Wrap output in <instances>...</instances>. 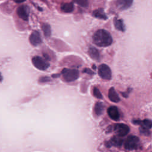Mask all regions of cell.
<instances>
[{
	"label": "cell",
	"instance_id": "6da1fadb",
	"mask_svg": "<svg viewBox=\"0 0 152 152\" xmlns=\"http://www.w3.org/2000/svg\"><path fill=\"white\" fill-rule=\"evenodd\" d=\"M93 43L99 47H107L112 43L110 34L105 30L100 29L95 32L93 36Z\"/></svg>",
	"mask_w": 152,
	"mask_h": 152
},
{
	"label": "cell",
	"instance_id": "7a4b0ae2",
	"mask_svg": "<svg viewBox=\"0 0 152 152\" xmlns=\"http://www.w3.org/2000/svg\"><path fill=\"white\" fill-rule=\"evenodd\" d=\"M63 78L66 81L71 82L76 80L79 76V72L76 69L64 68L62 71Z\"/></svg>",
	"mask_w": 152,
	"mask_h": 152
},
{
	"label": "cell",
	"instance_id": "3957f363",
	"mask_svg": "<svg viewBox=\"0 0 152 152\" xmlns=\"http://www.w3.org/2000/svg\"><path fill=\"white\" fill-rule=\"evenodd\" d=\"M140 144L139 138L134 135L129 136L125 141L124 146L127 150H132L137 149Z\"/></svg>",
	"mask_w": 152,
	"mask_h": 152
},
{
	"label": "cell",
	"instance_id": "277c9868",
	"mask_svg": "<svg viewBox=\"0 0 152 152\" xmlns=\"http://www.w3.org/2000/svg\"><path fill=\"white\" fill-rule=\"evenodd\" d=\"M32 63L36 68L40 70H45L49 66V63L44 58L38 56L32 58Z\"/></svg>",
	"mask_w": 152,
	"mask_h": 152
},
{
	"label": "cell",
	"instance_id": "5b68a950",
	"mask_svg": "<svg viewBox=\"0 0 152 152\" xmlns=\"http://www.w3.org/2000/svg\"><path fill=\"white\" fill-rule=\"evenodd\" d=\"M98 73L100 77L104 80H110L112 77V72L110 68L106 64H101L99 66Z\"/></svg>",
	"mask_w": 152,
	"mask_h": 152
},
{
	"label": "cell",
	"instance_id": "8992f818",
	"mask_svg": "<svg viewBox=\"0 0 152 152\" xmlns=\"http://www.w3.org/2000/svg\"><path fill=\"white\" fill-rule=\"evenodd\" d=\"M114 130L119 137L125 136L129 131V128L128 125L124 124H117L114 126Z\"/></svg>",
	"mask_w": 152,
	"mask_h": 152
},
{
	"label": "cell",
	"instance_id": "52a82bcc",
	"mask_svg": "<svg viewBox=\"0 0 152 152\" xmlns=\"http://www.w3.org/2000/svg\"><path fill=\"white\" fill-rule=\"evenodd\" d=\"M18 16L24 21H27L29 15V10L27 6L23 5L20 6L17 10Z\"/></svg>",
	"mask_w": 152,
	"mask_h": 152
},
{
	"label": "cell",
	"instance_id": "ba28073f",
	"mask_svg": "<svg viewBox=\"0 0 152 152\" xmlns=\"http://www.w3.org/2000/svg\"><path fill=\"white\" fill-rule=\"evenodd\" d=\"M137 123L141 125L140 131L142 134L147 135L150 133L149 130L151 128V122L150 120L145 119L142 121H137Z\"/></svg>",
	"mask_w": 152,
	"mask_h": 152
},
{
	"label": "cell",
	"instance_id": "9c48e42d",
	"mask_svg": "<svg viewBox=\"0 0 152 152\" xmlns=\"http://www.w3.org/2000/svg\"><path fill=\"white\" fill-rule=\"evenodd\" d=\"M29 40L30 43L34 46L40 45L42 43V39L40 33L37 31H33L29 37Z\"/></svg>",
	"mask_w": 152,
	"mask_h": 152
},
{
	"label": "cell",
	"instance_id": "30bf717a",
	"mask_svg": "<svg viewBox=\"0 0 152 152\" xmlns=\"http://www.w3.org/2000/svg\"><path fill=\"white\" fill-rule=\"evenodd\" d=\"M107 113L112 119L116 121L119 119V113L116 106H112L109 107L107 109Z\"/></svg>",
	"mask_w": 152,
	"mask_h": 152
},
{
	"label": "cell",
	"instance_id": "8fae6325",
	"mask_svg": "<svg viewBox=\"0 0 152 152\" xmlns=\"http://www.w3.org/2000/svg\"><path fill=\"white\" fill-rule=\"evenodd\" d=\"M133 0H117V6L121 10L129 8L132 4Z\"/></svg>",
	"mask_w": 152,
	"mask_h": 152
},
{
	"label": "cell",
	"instance_id": "7c38bea8",
	"mask_svg": "<svg viewBox=\"0 0 152 152\" xmlns=\"http://www.w3.org/2000/svg\"><path fill=\"white\" fill-rule=\"evenodd\" d=\"M108 97L112 102L115 103H118L120 101V98L113 87H111L109 89L108 93Z\"/></svg>",
	"mask_w": 152,
	"mask_h": 152
},
{
	"label": "cell",
	"instance_id": "4fadbf2b",
	"mask_svg": "<svg viewBox=\"0 0 152 152\" xmlns=\"http://www.w3.org/2000/svg\"><path fill=\"white\" fill-rule=\"evenodd\" d=\"M88 54L89 56L93 59L97 61H99L100 59V54L97 49L94 47L90 46L88 48Z\"/></svg>",
	"mask_w": 152,
	"mask_h": 152
},
{
	"label": "cell",
	"instance_id": "5bb4252c",
	"mask_svg": "<svg viewBox=\"0 0 152 152\" xmlns=\"http://www.w3.org/2000/svg\"><path fill=\"white\" fill-rule=\"evenodd\" d=\"M93 17L102 20H106L107 19V15L104 12V10L102 8H99L97 10H96L93 12Z\"/></svg>",
	"mask_w": 152,
	"mask_h": 152
},
{
	"label": "cell",
	"instance_id": "9a60e30c",
	"mask_svg": "<svg viewBox=\"0 0 152 152\" xmlns=\"http://www.w3.org/2000/svg\"><path fill=\"white\" fill-rule=\"evenodd\" d=\"M122 139L119 136H115L112 138V140L109 142V146L110 145H114V146H117L119 147L122 145Z\"/></svg>",
	"mask_w": 152,
	"mask_h": 152
},
{
	"label": "cell",
	"instance_id": "2e32d148",
	"mask_svg": "<svg viewBox=\"0 0 152 152\" xmlns=\"http://www.w3.org/2000/svg\"><path fill=\"white\" fill-rule=\"evenodd\" d=\"M114 25L117 30L121 31H125V25L124 24L122 20L117 19L116 18H115L114 19Z\"/></svg>",
	"mask_w": 152,
	"mask_h": 152
},
{
	"label": "cell",
	"instance_id": "e0dca14e",
	"mask_svg": "<svg viewBox=\"0 0 152 152\" xmlns=\"http://www.w3.org/2000/svg\"><path fill=\"white\" fill-rule=\"evenodd\" d=\"M61 10L65 12H67V13L71 12L74 10V5L71 2L63 4L61 5Z\"/></svg>",
	"mask_w": 152,
	"mask_h": 152
},
{
	"label": "cell",
	"instance_id": "ac0fdd59",
	"mask_svg": "<svg viewBox=\"0 0 152 152\" xmlns=\"http://www.w3.org/2000/svg\"><path fill=\"white\" fill-rule=\"evenodd\" d=\"M42 30L43 31L44 35L46 37H50L51 34V28L49 24L47 23H43L42 26Z\"/></svg>",
	"mask_w": 152,
	"mask_h": 152
},
{
	"label": "cell",
	"instance_id": "d6986e66",
	"mask_svg": "<svg viewBox=\"0 0 152 152\" xmlns=\"http://www.w3.org/2000/svg\"><path fill=\"white\" fill-rule=\"evenodd\" d=\"M103 108H104V106H103V103L101 102H97L95 104L94 111L97 115H102V113L103 111Z\"/></svg>",
	"mask_w": 152,
	"mask_h": 152
},
{
	"label": "cell",
	"instance_id": "ffe728a7",
	"mask_svg": "<svg viewBox=\"0 0 152 152\" xmlns=\"http://www.w3.org/2000/svg\"><path fill=\"white\" fill-rule=\"evenodd\" d=\"M73 1L78 5H79L80 6L84 8L87 7L88 5V0H73Z\"/></svg>",
	"mask_w": 152,
	"mask_h": 152
},
{
	"label": "cell",
	"instance_id": "44dd1931",
	"mask_svg": "<svg viewBox=\"0 0 152 152\" xmlns=\"http://www.w3.org/2000/svg\"><path fill=\"white\" fill-rule=\"evenodd\" d=\"M93 94L97 99H102V95L100 91L96 87H94L93 88Z\"/></svg>",
	"mask_w": 152,
	"mask_h": 152
},
{
	"label": "cell",
	"instance_id": "7402d4cb",
	"mask_svg": "<svg viewBox=\"0 0 152 152\" xmlns=\"http://www.w3.org/2000/svg\"><path fill=\"white\" fill-rule=\"evenodd\" d=\"M83 72H86V73H87L88 74H91V75H93L94 74V72L90 69H89V68H85L84 69Z\"/></svg>",
	"mask_w": 152,
	"mask_h": 152
},
{
	"label": "cell",
	"instance_id": "603a6c76",
	"mask_svg": "<svg viewBox=\"0 0 152 152\" xmlns=\"http://www.w3.org/2000/svg\"><path fill=\"white\" fill-rule=\"evenodd\" d=\"M49 80H50V79L48 77H41L40 79V81H41V82L48 81H49Z\"/></svg>",
	"mask_w": 152,
	"mask_h": 152
},
{
	"label": "cell",
	"instance_id": "cb8c5ba5",
	"mask_svg": "<svg viewBox=\"0 0 152 152\" xmlns=\"http://www.w3.org/2000/svg\"><path fill=\"white\" fill-rule=\"evenodd\" d=\"M15 2H16V3H21V2H24L25 1H26V0H13Z\"/></svg>",
	"mask_w": 152,
	"mask_h": 152
},
{
	"label": "cell",
	"instance_id": "d4e9b609",
	"mask_svg": "<svg viewBox=\"0 0 152 152\" xmlns=\"http://www.w3.org/2000/svg\"><path fill=\"white\" fill-rule=\"evenodd\" d=\"M43 56H44V57L45 58L46 60H49V58L48 55H47L46 54H44V55H43Z\"/></svg>",
	"mask_w": 152,
	"mask_h": 152
},
{
	"label": "cell",
	"instance_id": "484cf974",
	"mask_svg": "<svg viewBox=\"0 0 152 152\" xmlns=\"http://www.w3.org/2000/svg\"><path fill=\"white\" fill-rule=\"evenodd\" d=\"M2 80V77L1 74V73H0V81H1Z\"/></svg>",
	"mask_w": 152,
	"mask_h": 152
},
{
	"label": "cell",
	"instance_id": "4316f807",
	"mask_svg": "<svg viewBox=\"0 0 152 152\" xmlns=\"http://www.w3.org/2000/svg\"><path fill=\"white\" fill-rule=\"evenodd\" d=\"M93 68H94V69H96V66H94V65H93Z\"/></svg>",
	"mask_w": 152,
	"mask_h": 152
}]
</instances>
